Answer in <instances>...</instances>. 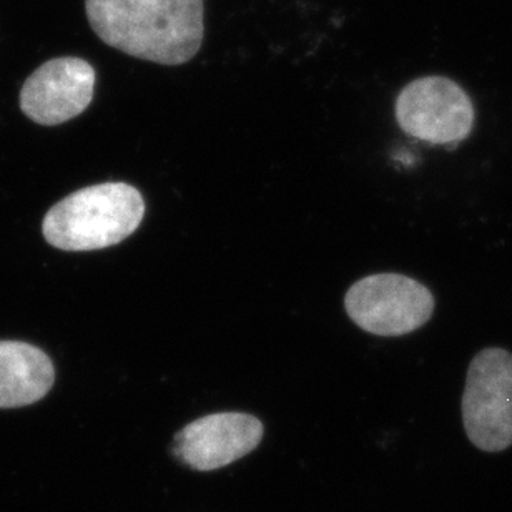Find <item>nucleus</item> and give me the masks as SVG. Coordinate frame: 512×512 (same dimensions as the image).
Here are the masks:
<instances>
[{
  "label": "nucleus",
  "instance_id": "nucleus-1",
  "mask_svg": "<svg viewBox=\"0 0 512 512\" xmlns=\"http://www.w3.org/2000/svg\"><path fill=\"white\" fill-rule=\"evenodd\" d=\"M85 14L104 44L153 64H187L205 37V0H85Z\"/></svg>",
  "mask_w": 512,
  "mask_h": 512
},
{
  "label": "nucleus",
  "instance_id": "nucleus-2",
  "mask_svg": "<svg viewBox=\"0 0 512 512\" xmlns=\"http://www.w3.org/2000/svg\"><path fill=\"white\" fill-rule=\"evenodd\" d=\"M145 215L137 188L124 182L100 183L55 203L42 222L47 243L64 252L115 247L135 233Z\"/></svg>",
  "mask_w": 512,
  "mask_h": 512
},
{
  "label": "nucleus",
  "instance_id": "nucleus-3",
  "mask_svg": "<svg viewBox=\"0 0 512 512\" xmlns=\"http://www.w3.org/2000/svg\"><path fill=\"white\" fill-rule=\"evenodd\" d=\"M463 423L469 441L484 453L512 446V353L486 348L469 365Z\"/></svg>",
  "mask_w": 512,
  "mask_h": 512
},
{
  "label": "nucleus",
  "instance_id": "nucleus-4",
  "mask_svg": "<svg viewBox=\"0 0 512 512\" xmlns=\"http://www.w3.org/2000/svg\"><path fill=\"white\" fill-rule=\"evenodd\" d=\"M346 313L361 330L376 336H404L426 325L434 313L431 291L398 273L356 281L346 293Z\"/></svg>",
  "mask_w": 512,
  "mask_h": 512
},
{
  "label": "nucleus",
  "instance_id": "nucleus-5",
  "mask_svg": "<svg viewBox=\"0 0 512 512\" xmlns=\"http://www.w3.org/2000/svg\"><path fill=\"white\" fill-rule=\"evenodd\" d=\"M394 114L403 132L433 145L461 142L474 125L469 95L461 85L441 75L406 85L396 99Z\"/></svg>",
  "mask_w": 512,
  "mask_h": 512
},
{
  "label": "nucleus",
  "instance_id": "nucleus-6",
  "mask_svg": "<svg viewBox=\"0 0 512 512\" xmlns=\"http://www.w3.org/2000/svg\"><path fill=\"white\" fill-rule=\"evenodd\" d=\"M97 75L87 60L57 57L40 65L20 90V110L44 127L65 124L92 104Z\"/></svg>",
  "mask_w": 512,
  "mask_h": 512
},
{
  "label": "nucleus",
  "instance_id": "nucleus-7",
  "mask_svg": "<svg viewBox=\"0 0 512 512\" xmlns=\"http://www.w3.org/2000/svg\"><path fill=\"white\" fill-rule=\"evenodd\" d=\"M263 434V423L252 414H208L175 434L172 454L183 466L210 473L227 468L255 451Z\"/></svg>",
  "mask_w": 512,
  "mask_h": 512
},
{
  "label": "nucleus",
  "instance_id": "nucleus-8",
  "mask_svg": "<svg viewBox=\"0 0 512 512\" xmlns=\"http://www.w3.org/2000/svg\"><path fill=\"white\" fill-rule=\"evenodd\" d=\"M54 383V363L47 353L24 341H0V409L37 403Z\"/></svg>",
  "mask_w": 512,
  "mask_h": 512
}]
</instances>
